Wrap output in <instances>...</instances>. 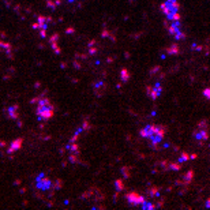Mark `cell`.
I'll list each match as a JSON object with an SVG mask.
<instances>
[{
	"label": "cell",
	"mask_w": 210,
	"mask_h": 210,
	"mask_svg": "<svg viewBox=\"0 0 210 210\" xmlns=\"http://www.w3.org/2000/svg\"><path fill=\"white\" fill-rule=\"evenodd\" d=\"M178 8H179V3L176 0H166L165 3L163 4V11L165 12L166 17H171L172 14L178 12Z\"/></svg>",
	"instance_id": "3957f363"
},
{
	"label": "cell",
	"mask_w": 210,
	"mask_h": 210,
	"mask_svg": "<svg viewBox=\"0 0 210 210\" xmlns=\"http://www.w3.org/2000/svg\"><path fill=\"white\" fill-rule=\"evenodd\" d=\"M127 199H128V202H131L132 205L143 203V198L141 195H138V194H135V192H131V194H128Z\"/></svg>",
	"instance_id": "277c9868"
},
{
	"label": "cell",
	"mask_w": 210,
	"mask_h": 210,
	"mask_svg": "<svg viewBox=\"0 0 210 210\" xmlns=\"http://www.w3.org/2000/svg\"><path fill=\"white\" fill-rule=\"evenodd\" d=\"M186 160H188V154H186V153H184L183 156L180 157V160H179V163H184V161H186Z\"/></svg>",
	"instance_id": "52a82bcc"
},
{
	"label": "cell",
	"mask_w": 210,
	"mask_h": 210,
	"mask_svg": "<svg viewBox=\"0 0 210 210\" xmlns=\"http://www.w3.org/2000/svg\"><path fill=\"white\" fill-rule=\"evenodd\" d=\"M37 186H38L41 190H48L50 187V181L48 180L45 176H44V181H42V178H41V175H40L38 178H37Z\"/></svg>",
	"instance_id": "5b68a950"
},
{
	"label": "cell",
	"mask_w": 210,
	"mask_h": 210,
	"mask_svg": "<svg viewBox=\"0 0 210 210\" xmlns=\"http://www.w3.org/2000/svg\"><path fill=\"white\" fill-rule=\"evenodd\" d=\"M165 131H166L165 127H161V126H148L146 128H143L141 131V135L150 139L151 142L158 143L163 141L164 135H165Z\"/></svg>",
	"instance_id": "6da1fadb"
},
{
	"label": "cell",
	"mask_w": 210,
	"mask_h": 210,
	"mask_svg": "<svg viewBox=\"0 0 210 210\" xmlns=\"http://www.w3.org/2000/svg\"><path fill=\"white\" fill-rule=\"evenodd\" d=\"M53 107L52 104L47 100V98H42L41 101L38 102V107H37V115L40 116L41 119H49L53 116Z\"/></svg>",
	"instance_id": "7a4b0ae2"
},
{
	"label": "cell",
	"mask_w": 210,
	"mask_h": 210,
	"mask_svg": "<svg viewBox=\"0 0 210 210\" xmlns=\"http://www.w3.org/2000/svg\"><path fill=\"white\" fill-rule=\"evenodd\" d=\"M205 96H206L207 98H210V87H209V89L205 90Z\"/></svg>",
	"instance_id": "ba28073f"
},
{
	"label": "cell",
	"mask_w": 210,
	"mask_h": 210,
	"mask_svg": "<svg viewBox=\"0 0 210 210\" xmlns=\"http://www.w3.org/2000/svg\"><path fill=\"white\" fill-rule=\"evenodd\" d=\"M194 136H195L196 139H199V141H205V139H207L209 134H207V131L205 130V128H202V131H196V132L194 134Z\"/></svg>",
	"instance_id": "8992f818"
}]
</instances>
